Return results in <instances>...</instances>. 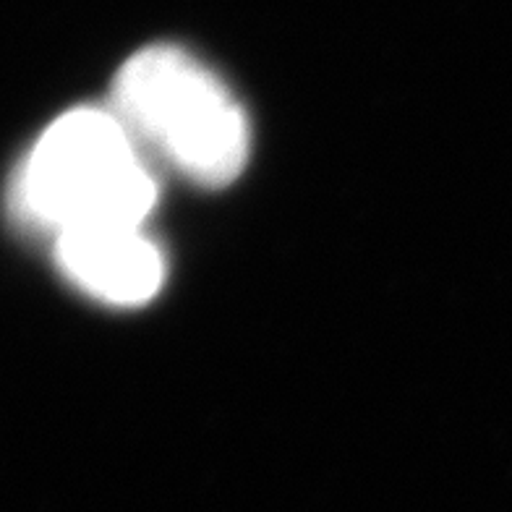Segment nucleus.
I'll return each instance as SVG.
<instances>
[{
	"mask_svg": "<svg viewBox=\"0 0 512 512\" xmlns=\"http://www.w3.org/2000/svg\"><path fill=\"white\" fill-rule=\"evenodd\" d=\"M157 181L144 149L110 108L61 115L34 144L19 176V207L42 228L144 225Z\"/></svg>",
	"mask_w": 512,
	"mask_h": 512,
	"instance_id": "nucleus-2",
	"label": "nucleus"
},
{
	"mask_svg": "<svg viewBox=\"0 0 512 512\" xmlns=\"http://www.w3.org/2000/svg\"><path fill=\"white\" fill-rule=\"evenodd\" d=\"M110 110L134 142L199 186H228L249 162L246 110L225 81L176 45H152L121 66Z\"/></svg>",
	"mask_w": 512,
	"mask_h": 512,
	"instance_id": "nucleus-1",
	"label": "nucleus"
},
{
	"mask_svg": "<svg viewBox=\"0 0 512 512\" xmlns=\"http://www.w3.org/2000/svg\"><path fill=\"white\" fill-rule=\"evenodd\" d=\"M55 249L68 280L105 304L142 306L165 283V256L142 225L66 230Z\"/></svg>",
	"mask_w": 512,
	"mask_h": 512,
	"instance_id": "nucleus-3",
	"label": "nucleus"
}]
</instances>
